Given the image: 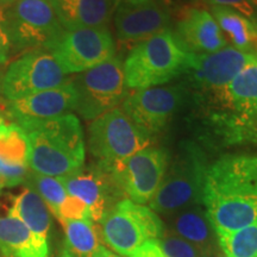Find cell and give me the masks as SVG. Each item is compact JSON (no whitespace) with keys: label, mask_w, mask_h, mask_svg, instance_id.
<instances>
[{"label":"cell","mask_w":257,"mask_h":257,"mask_svg":"<svg viewBox=\"0 0 257 257\" xmlns=\"http://www.w3.org/2000/svg\"><path fill=\"white\" fill-rule=\"evenodd\" d=\"M201 205L217 233L257 223V155H225L208 166Z\"/></svg>","instance_id":"cell-1"},{"label":"cell","mask_w":257,"mask_h":257,"mask_svg":"<svg viewBox=\"0 0 257 257\" xmlns=\"http://www.w3.org/2000/svg\"><path fill=\"white\" fill-rule=\"evenodd\" d=\"M206 121L224 146H256L257 54L229 85L211 92Z\"/></svg>","instance_id":"cell-2"},{"label":"cell","mask_w":257,"mask_h":257,"mask_svg":"<svg viewBox=\"0 0 257 257\" xmlns=\"http://www.w3.org/2000/svg\"><path fill=\"white\" fill-rule=\"evenodd\" d=\"M19 126L28 140V166L31 172L64 178L83 167L85 138L75 114Z\"/></svg>","instance_id":"cell-3"},{"label":"cell","mask_w":257,"mask_h":257,"mask_svg":"<svg viewBox=\"0 0 257 257\" xmlns=\"http://www.w3.org/2000/svg\"><path fill=\"white\" fill-rule=\"evenodd\" d=\"M197 54L185 46L172 29L135 44L123 62L127 88L146 89L165 85L193 68Z\"/></svg>","instance_id":"cell-4"},{"label":"cell","mask_w":257,"mask_h":257,"mask_svg":"<svg viewBox=\"0 0 257 257\" xmlns=\"http://www.w3.org/2000/svg\"><path fill=\"white\" fill-rule=\"evenodd\" d=\"M208 165L204 153L194 143H184L174 162L168 165L160 188L149 202L157 214H168L201 205Z\"/></svg>","instance_id":"cell-5"},{"label":"cell","mask_w":257,"mask_h":257,"mask_svg":"<svg viewBox=\"0 0 257 257\" xmlns=\"http://www.w3.org/2000/svg\"><path fill=\"white\" fill-rule=\"evenodd\" d=\"M99 238L118 255L128 257L148 240L159 239L165 224L144 205L123 199L99 221Z\"/></svg>","instance_id":"cell-6"},{"label":"cell","mask_w":257,"mask_h":257,"mask_svg":"<svg viewBox=\"0 0 257 257\" xmlns=\"http://www.w3.org/2000/svg\"><path fill=\"white\" fill-rule=\"evenodd\" d=\"M5 24L11 49H48L63 32L54 0H14L5 8Z\"/></svg>","instance_id":"cell-7"},{"label":"cell","mask_w":257,"mask_h":257,"mask_svg":"<svg viewBox=\"0 0 257 257\" xmlns=\"http://www.w3.org/2000/svg\"><path fill=\"white\" fill-rule=\"evenodd\" d=\"M152 143L153 137L143 133L120 107L99 115L88 128L89 152L102 167L120 162Z\"/></svg>","instance_id":"cell-8"},{"label":"cell","mask_w":257,"mask_h":257,"mask_svg":"<svg viewBox=\"0 0 257 257\" xmlns=\"http://www.w3.org/2000/svg\"><path fill=\"white\" fill-rule=\"evenodd\" d=\"M72 82L76 92L75 111L87 120L113 110L127 94L123 62L117 56L76 74Z\"/></svg>","instance_id":"cell-9"},{"label":"cell","mask_w":257,"mask_h":257,"mask_svg":"<svg viewBox=\"0 0 257 257\" xmlns=\"http://www.w3.org/2000/svg\"><path fill=\"white\" fill-rule=\"evenodd\" d=\"M47 50L67 75L86 72L115 56L114 41L107 27L63 30Z\"/></svg>","instance_id":"cell-10"},{"label":"cell","mask_w":257,"mask_h":257,"mask_svg":"<svg viewBox=\"0 0 257 257\" xmlns=\"http://www.w3.org/2000/svg\"><path fill=\"white\" fill-rule=\"evenodd\" d=\"M70 79L49 50L27 51L10 63L3 75L2 94L8 101H14L59 87Z\"/></svg>","instance_id":"cell-11"},{"label":"cell","mask_w":257,"mask_h":257,"mask_svg":"<svg viewBox=\"0 0 257 257\" xmlns=\"http://www.w3.org/2000/svg\"><path fill=\"white\" fill-rule=\"evenodd\" d=\"M168 165L169 157L165 150L148 147L112 166H99L110 172L125 199L146 205L160 188Z\"/></svg>","instance_id":"cell-12"},{"label":"cell","mask_w":257,"mask_h":257,"mask_svg":"<svg viewBox=\"0 0 257 257\" xmlns=\"http://www.w3.org/2000/svg\"><path fill=\"white\" fill-rule=\"evenodd\" d=\"M182 99L180 86H157L126 94L120 108L143 133L154 137L167 126Z\"/></svg>","instance_id":"cell-13"},{"label":"cell","mask_w":257,"mask_h":257,"mask_svg":"<svg viewBox=\"0 0 257 257\" xmlns=\"http://www.w3.org/2000/svg\"><path fill=\"white\" fill-rule=\"evenodd\" d=\"M60 179L69 195L87 205L94 224H98L108 211L125 199L110 172L99 165L82 167Z\"/></svg>","instance_id":"cell-14"},{"label":"cell","mask_w":257,"mask_h":257,"mask_svg":"<svg viewBox=\"0 0 257 257\" xmlns=\"http://www.w3.org/2000/svg\"><path fill=\"white\" fill-rule=\"evenodd\" d=\"M76 92L72 79L59 87L9 101L8 111L16 124L38 123L75 111Z\"/></svg>","instance_id":"cell-15"},{"label":"cell","mask_w":257,"mask_h":257,"mask_svg":"<svg viewBox=\"0 0 257 257\" xmlns=\"http://www.w3.org/2000/svg\"><path fill=\"white\" fill-rule=\"evenodd\" d=\"M257 50L248 51L226 46L208 55H197L193 68L189 70L194 82L207 92L227 86L255 59Z\"/></svg>","instance_id":"cell-16"},{"label":"cell","mask_w":257,"mask_h":257,"mask_svg":"<svg viewBox=\"0 0 257 257\" xmlns=\"http://www.w3.org/2000/svg\"><path fill=\"white\" fill-rule=\"evenodd\" d=\"M170 14L155 0L134 5H119L113 14L117 38L121 43L142 42L169 29Z\"/></svg>","instance_id":"cell-17"},{"label":"cell","mask_w":257,"mask_h":257,"mask_svg":"<svg viewBox=\"0 0 257 257\" xmlns=\"http://www.w3.org/2000/svg\"><path fill=\"white\" fill-rule=\"evenodd\" d=\"M176 14V34L192 53L208 55L227 46L223 31L210 11L199 8H181Z\"/></svg>","instance_id":"cell-18"},{"label":"cell","mask_w":257,"mask_h":257,"mask_svg":"<svg viewBox=\"0 0 257 257\" xmlns=\"http://www.w3.org/2000/svg\"><path fill=\"white\" fill-rule=\"evenodd\" d=\"M167 229L194 244L197 248L212 257L218 246L216 231L200 205H193L168 214Z\"/></svg>","instance_id":"cell-19"},{"label":"cell","mask_w":257,"mask_h":257,"mask_svg":"<svg viewBox=\"0 0 257 257\" xmlns=\"http://www.w3.org/2000/svg\"><path fill=\"white\" fill-rule=\"evenodd\" d=\"M64 30L106 27L113 17L115 0H54Z\"/></svg>","instance_id":"cell-20"},{"label":"cell","mask_w":257,"mask_h":257,"mask_svg":"<svg viewBox=\"0 0 257 257\" xmlns=\"http://www.w3.org/2000/svg\"><path fill=\"white\" fill-rule=\"evenodd\" d=\"M9 216L21 220L34 234L38 245L49 251L48 237L51 227L50 211L37 192L29 186L24 188L14 200Z\"/></svg>","instance_id":"cell-21"},{"label":"cell","mask_w":257,"mask_h":257,"mask_svg":"<svg viewBox=\"0 0 257 257\" xmlns=\"http://www.w3.org/2000/svg\"><path fill=\"white\" fill-rule=\"evenodd\" d=\"M0 253L4 257H50L38 245L34 234L12 216L0 217Z\"/></svg>","instance_id":"cell-22"},{"label":"cell","mask_w":257,"mask_h":257,"mask_svg":"<svg viewBox=\"0 0 257 257\" xmlns=\"http://www.w3.org/2000/svg\"><path fill=\"white\" fill-rule=\"evenodd\" d=\"M211 15L223 31L227 43L240 50H257V22L223 6H211Z\"/></svg>","instance_id":"cell-23"},{"label":"cell","mask_w":257,"mask_h":257,"mask_svg":"<svg viewBox=\"0 0 257 257\" xmlns=\"http://www.w3.org/2000/svg\"><path fill=\"white\" fill-rule=\"evenodd\" d=\"M64 239L60 257H96L101 244L91 220H61Z\"/></svg>","instance_id":"cell-24"},{"label":"cell","mask_w":257,"mask_h":257,"mask_svg":"<svg viewBox=\"0 0 257 257\" xmlns=\"http://www.w3.org/2000/svg\"><path fill=\"white\" fill-rule=\"evenodd\" d=\"M217 238L227 257H257V223L233 232L217 233Z\"/></svg>","instance_id":"cell-25"},{"label":"cell","mask_w":257,"mask_h":257,"mask_svg":"<svg viewBox=\"0 0 257 257\" xmlns=\"http://www.w3.org/2000/svg\"><path fill=\"white\" fill-rule=\"evenodd\" d=\"M27 182L29 184V187H31L35 192L38 193V195L47 204L49 211L57 218L61 205L69 195L61 179L41 175L30 170Z\"/></svg>","instance_id":"cell-26"},{"label":"cell","mask_w":257,"mask_h":257,"mask_svg":"<svg viewBox=\"0 0 257 257\" xmlns=\"http://www.w3.org/2000/svg\"><path fill=\"white\" fill-rule=\"evenodd\" d=\"M0 160L28 165V140L18 124H9L0 136Z\"/></svg>","instance_id":"cell-27"},{"label":"cell","mask_w":257,"mask_h":257,"mask_svg":"<svg viewBox=\"0 0 257 257\" xmlns=\"http://www.w3.org/2000/svg\"><path fill=\"white\" fill-rule=\"evenodd\" d=\"M157 242L168 257H208L194 244L172 232L167 227Z\"/></svg>","instance_id":"cell-28"},{"label":"cell","mask_w":257,"mask_h":257,"mask_svg":"<svg viewBox=\"0 0 257 257\" xmlns=\"http://www.w3.org/2000/svg\"><path fill=\"white\" fill-rule=\"evenodd\" d=\"M30 173L27 163L9 162L0 160V188L14 187L27 182Z\"/></svg>","instance_id":"cell-29"},{"label":"cell","mask_w":257,"mask_h":257,"mask_svg":"<svg viewBox=\"0 0 257 257\" xmlns=\"http://www.w3.org/2000/svg\"><path fill=\"white\" fill-rule=\"evenodd\" d=\"M57 219L61 220H91V211L87 205L80 199L68 195L61 205Z\"/></svg>","instance_id":"cell-30"},{"label":"cell","mask_w":257,"mask_h":257,"mask_svg":"<svg viewBox=\"0 0 257 257\" xmlns=\"http://www.w3.org/2000/svg\"><path fill=\"white\" fill-rule=\"evenodd\" d=\"M210 6H223V8L232 9L239 12L244 17L255 21L256 10L250 0H205Z\"/></svg>","instance_id":"cell-31"},{"label":"cell","mask_w":257,"mask_h":257,"mask_svg":"<svg viewBox=\"0 0 257 257\" xmlns=\"http://www.w3.org/2000/svg\"><path fill=\"white\" fill-rule=\"evenodd\" d=\"M11 53V42L6 30L5 6H0V64H5Z\"/></svg>","instance_id":"cell-32"},{"label":"cell","mask_w":257,"mask_h":257,"mask_svg":"<svg viewBox=\"0 0 257 257\" xmlns=\"http://www.w3.org/2000/svg\"><path fill=\"white\" fill-rule=\"evenodd\" d=\"M128 257H168L161 249L157 239L148 240Z\"/></svg>","instance_id":"cell-33"},{"label":"cell","mask_w":257,"mask_h":257,"mask_svg":"<svg viewBox=\"0 0 257 257\" xmlns=\"http://www.w3.org/2000/svg\"><path fill=\"white\" fill-rule=\"evenodd\" d=\"M155 2L163 9L167 10L170 15L178 12L181 6H180V0H155Z\"/></svg>","instance_id":"cell-34"},{"label":"cell","mask_w":257,"mask_h":257,"mask_svg":"<svg viewBox=\"0 0 257 257\" xmlns=\"http://www.w3.org/2000/svg\"><path fill=\"white\" fill-rule=\"evenodd\" d=\"M96 257H119V256H117L115 253L110 251L108 249H106L104 245H101L100 249H99L98 255H96Z\"/></svg>","instance_id":"cell-35"},{"label":"cell","mask_w":257,"mask_h":257,"mask_svg":"<svg viewBox=\"0 0 257 257\" xmlns=\"http://www.w3.org/2000/svg\"><path fill=\"white\" fill-rule=\"evenodd\" d=\"M149 2V0H115L118 6L119 5H134V4H142V3Z\"/></svg>","instance_id":"cell-36"},{"label":"cell","mask_w":257,"mask_h":257,"mask_svg":"<svg viewBox=\"0 0 257 257\" xmlns=\"http://www.w3.org/2000/svg\"><path fill=\"white\" fill-rule=\"evenodd\" d=\"M8 123H6V119L5 117L3 114H0V136H2L3 134H4V131L6 130V127H8Z\"/></svg>","instance_id":"cell-37"},{"label":"cell","mask_w":257,"mask_h":257,"mask_svg":"<svg viewBox=\"0 0 257 257\" xmlns=\"http://www.w3.org/2000/svg\"><path fill=\"white\" fill-rule=\"evenodd\" d=\"M250 3H251L253 8H255V10L257 9V0H250Z\"/></svg>","instance_id":"cell-38"},{"label":"cell","mask_w":257,"mask_h":257,"mask_svg":"<svg viewBox=\"0 0 257 257\" xmlns=\"http://www.w3.org/2000/svg\"><path fill=\"white\" fill-rule=\"evenodd\" d=\"M216 257H227L226 255H225V253L223 252V253H221V252H219V253H218V255L216 256Z\"/></svg>","instance_id":"cell-39"},{"label":"cell","mask_w":257,"mask_h":257,"mask_svg":"<svg viewBox=\"0 0 257 257\" xmlns=\"http://www.w3.org/2000/svg\"><path fill=\"white\" fill-rule=\"evenodd\" d=\"M193 2H195V3H202V2H205V0H193Z\"/></svg>","instance_id":"cell-40"},{"label":"cell","mask_w":257,"mask_h":257,"mask_svg":"<svg viewBox=\"0 0 257 257\" xmlns=\"http://www.w3.org/2000/svg\"><path fill=\"white\" fill-rule=\"evenodd\" d=\"M2 78L3 76H0V92H2Z\"/></svg>","instance_id":"cell-41"},{"label":"cell","mask_w":257,"mask_h":257,"mask_svg":"<svg viewBox=\"0 0 257 257\" xmlns=\"http://www.w3.org/2000/svg\"><path fill=\"white\" fill-rule=\"evenodd\" d=\"M2 2H9V0H0V3H2Z\"/></svg>","instance_id":"cell-42"},{"label":"cell","mask_w":257,"mask_h":257,"mask_svg":"<svg viewBox=\"0 0 257 257\" xmlns=\"http://www.w3.org/2000/svg\"><path fill=\"white\" fill-rule=\"evenodd\" d=\"M0 257H4V256H3V255H2V253H0Z\"/></svg>","instance_id":"cell-43"}]
</instances>
